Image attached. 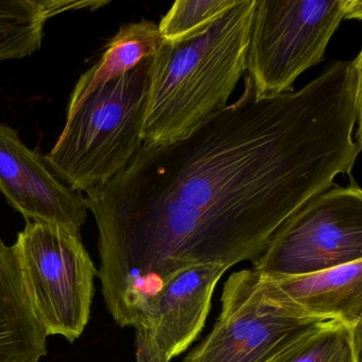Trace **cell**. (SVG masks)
<instances>
[{
  "label": "cell",
  "mask_w": 362,
  "mask_h": 362,
  "mask_svg": "<svg viewBox=\"0 0 362 362\" xmlns=\"http://www.w3.org/2000/svg\"><path fill=\"white\" fill-rule=\"evenodd\" d=\"M211 332L183 362H272L337 320L303 310L256 269L233 273Z\"/></svg>",
  "instance_id": "obj_4"
},
{
  "label": "cell",
  "mask_w": 362,
  "mask_h": 362,
  "mask_svg": "<svg viewBox=\"0 0 362 362\" xmlns=\"http://www.w3.org/2000/svg\"><path fill=\"white\" fill-rule=\"evenodd\" d=\"M46 340L13 245L0 237V362H39L47 351Z\"/></svg>",
  "instance_id": "obj_10"
},
{
  "label": "cell",
  "mask_w": 362,
  "mask_h": 362,
  "mask_svg": "<svg viewBox=\"0 0 362 362\" xmlns=\"http://www.w3.org/2000/svg\"><path fill=\"white\" fill-rule=\"evenodd\" d=\"M362 20L361 0H256L247 77L256 96L294 92L293 84L323 62L343 21Z\"/></svg>",
  "instance_id": "obj_5"
},
{
  "label": "cell",
  "mask_w": 362,
  "mask_h": 362,
  "mask_svg": "<svg viewBox=\"0 0 362 362\" xmlns=\"http://www.w3.org/2000/svg\"><path fill=\"white\" fill-rule=\"evenodd\" d=\"M158 24L153 21L122 25L105 46L101 58L78 80L67 107V116L93 92L128 74L156 54L163 43Z\"/></svg>",
  "instance_id": "obj_13"
},
{
  "label": "cell",
  "mask_w": 362,
  "mask_h": 362,
  "mask_svg": "<svg viewBox=\"0 0 362 362\" xmlns=\"http://www.w3.org/2000/svg\"><path fill=\"white\" fill-rule=\"evenodd\" d=\"M237 0H177L163 16L158 30L167 42L192 37L215 22Z\"/></svg>",
  "instance_id": "obj_15"
},
{
  "label": "cell",
  "mask_w": 362,
  "mask_h": 362,
  "mask_svg": "<svg viewBox=\"0 0 362 362\" xmlns=\"http://www.w3.org/2000/svg\"><path fill=\"white\" fill-rule=\"evenodd\" d=\"M136 337V362H163L160 351L154 339L153 332L150 328H135Z\"/></svg>",
  "instance_id": "obj_16"
},
{
  "label": "cell",
  "mask_w": 362,
  "mask_h": 362,
  "mask_svg": "<svg viewBox=\"0 0 362 362\" xmlns=\"http://www.w3.org/2000/svg\"><path fill=\"white\" fill-rule=\"evenodd\" d=\"M362 259V190L349 185L313 197L283 224L254 269L267 276H298Z\"/></svg>",
  "instance_id": "obj_7"
},
{
  "label": "cell",
  "mask_w": 362,
  "mask_h": 362,
  "mask_svg": "<svg viewBox=\"0 0 362 362\" xmlns=\"http://www.w3.org/2000/svg\"><path fill=\"white\" fill-rule=\"evenodd\" d=\"M361 325L330 324L305 338L272 362H361Z\"/></svg>",
  "instance_id": "obj_14"
},
{
  "label": "cell",
  "mask_w": 362,
  "mask_h": 362,
  "mask_svg": "<svg viewBox=\"0 0 362 362\" xmlns=\"http://www.w3.org/2000/svg\"><path fill=\"white\" fill-rule=\"evenodd\" d=\"M228 267L204 264L171 277L152 303V329L163 362L181 355L198 338L211 306L214 290Z\"/></svg>",
  "instance_id": "obj_9"
},
{
  "label": "cell",
  "mask_w": 362,
  "mask_h": 362,
  "mask_svg": "<svg viewBox=\"0 0 362 362\" xmlns=\"http://www.w3.org/2000/svg\"><path fill=\"white\" fill-rule=\"evenodd\" d=\"M362 52L298 90L232 105L185 139L141 146L86 192L99 230L105 304L122 327H149L163 286L190 267L257 259L313 197L351 175L362 149Z\"/></svg>",
  "instance_id": "obj_1"
},
{
  "label": "cell",
  "mask_w": 362,
  "mask_h": 362,
  "mask_svg": "<svg viewBox=\"0 0 362 362\" xmlns=\"http://www.w3.org/2000/svg\"><path fill=\"white\" fill-rule=\"evenodd\" d=\"M27 294L47 336L75 341L90 320L98 271L80 235L27 221L13 245Z\"/></svg>",
  "instance_id": "obj_6"
},
{
  "label": "cell",
  "mask_w": 362,
  "mask_h": 362,
  "mask_svg": "<svg viewBox=\"0 0 362 362\" xmlns=\"http://www.w3.org/2000/svg\"><path fill=\"white\" fill-rule=\"evenodd\" d=\"M255 6L256 0H237L206 28L181 41H163L150 57L143 146L185 139L228 105L247 71Z\"/></svg>",
  "instance_id": "obj_2"
},
{
  "label": "cell",
  "mask_w": 362,
  "mask_h": 362,
  "mask_svg": "<svg viewBox=\"0 0 362 362\" xmlns=\"http://www.w3.org/2000/svg\"><path fill=\"white\" fill-rule=\"evenodd\" d=\"M269 277L306 313L361 325L362 259L310 274Z\"/></svg>",
  "instance_id": "obj_11"
},
{
  "label": "cell",
  "mask_w": 362,
  "mask_h": 362,
  "mask_svg": "<svg viewBox=\"0 0 362 362\" xmlns=\"http://www.w3.org/2000/svg\"><path fill=\"white\" fill-rule=\"evenodd\" d=\"M0 190L27 221L57 224L80 235L88 219L82 192L65 185L16 129L0 122Z\"/></svg>",
  "instance_id": "obj_8"
},
{
  "label": "cell",
  "mask_w": 362,
  "mask_h": 362,
  "mask_svg": "<svg viewBox=\"0 0 362 362\" xmlns=\"http://www.w3.org/2000/svg\"><path fill=\"white\" fill-rule=\"evenodd\" d=\"M150 58L86 97L56 145L44 156L52 173L75 192L103 185L124 170L143 146Z\"/></svg>",
  "instance_id": "obj_3"
},
{
  "label": "cell",
  "mask_w": 362,
  "mask_h": 362,
  "mask_svg": "<svg viewBox=\"0 0 362 362\" xmlns=\"http://www.w3.org/2000/svg\"><path fill=\"white\" fill-rule=\"evenodd\" d=\"M105 0H0V61L20 60L42 47L54 16L109 5Z\"/></svg>",
  "instance_id": "obj_12"
}]
</instances>
